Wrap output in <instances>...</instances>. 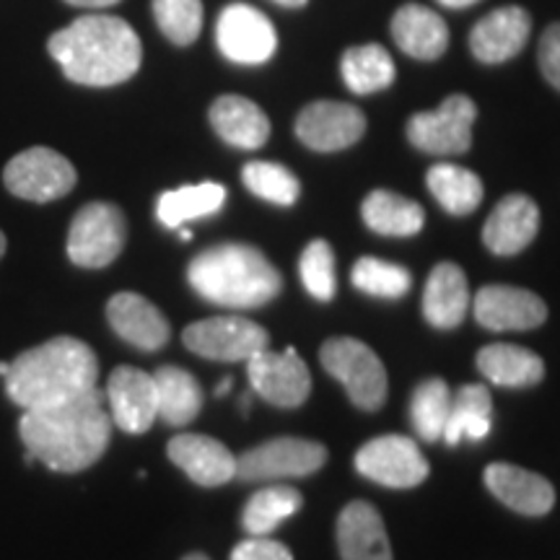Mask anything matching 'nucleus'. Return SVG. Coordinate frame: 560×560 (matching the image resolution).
Wrapping results in <instances>:
<instances>
[{
	"mask_svg": "<svg viewBox=\"0 0 560 560\" xmlns=\"http://www.w3.org/2000/svg\"><path fill=\"white\" fill-rule=\"evenodd\" d=\"M156 382L159 420L166 425H187L198 418L202 408V389L190 371L179 366H161L153 374Z\"/></svg>",
	"mask_w": 560,
	"mask_h": 560,
	"instance_id": "bb28decb",
	"label": "nucleus"
},
{
	"mask_svg": "<svg viewBox=\"0 0 560 560\" xmlns=\"http://www.w3.org/2000/svg\"><path fill=\"white\" fill-rule=\"evenodd\" d=\"M229 389H231V376H226V380H223V382L219 384V387H215V395L223 397V395H226Z\"/></svg>",
	"mask_w": 560,
	"mask_h": 560,
	"instance_id": "c03bdc74",
	"label": "nucleus"
},
{
	"mask_svg": "<svg viewBox=\"0 0 560 560\" xmlns=\"http://www.w3.org/2000/svg\"><path fill=\"white\" fill-rule=\"evenodd\" d=\"M247 374L252 392L276 408H299L312 392V374L296 348H285L280 353L260 350L247 361Z\"/></svg>",
	"mask_w": 560,
	"mask_h": 560,
	"instance_id": "f8f14e48",
	"label": "nucleus"
},
{
	"mask_svg": "<svg viewBox=\"0 0 560 560\" xmlns=\"http://www.w3.org/2000/svg\"><path fill=\"white\" fill-rule=\"evenodd\" d=\"M231 560H293L283 542L270 540L268 535H252L231 550Z\"/></svg>",
	"mask_w": 560,
	"mask_h": 560,
	"instance_id": "58836bf2",
	"label": "nucleus"
},
{
	"mask_svg": "<svg viewBox=\"0 0 560 560\" xmlns=\"http://www.w3.org/2000/svg\"><path fill=\"white\" fill-rule=\"evenodd\" d=\"M363 223L382 236H412L423 229L425 213L416 200L392 190H374L361 206Z\"/></svg>",
	"mask_w": 560,
	"mask_h": 560,
	"instance_id": "c85d7f7f",
	"label": "nucleus"
},
{
	"mask_svg": "<svg viewBox=\"0 0 560 560\" xmlns=\"http://www.w3.org/2000/svg\"><path fill=\"white\" fill-rule=\"evenodd\" d=\"M112 330L140 350H161L170 342V322L140 293H115L107 304Z\"/></svg>",
	"mask_w": 560,
	"mask_h": 560,
	"instance_id": "aec40b11",
	"label": "nucleus"
},
{
	"mask_svg": "<svg viewBox=\"0 0 560 560\" xmlns=\"http://www.w3.org/2000/svg\"><path fill=\"white\" fill-rule=\"evenodd\" d=\"M70 5H79V9H107V5L120 3V0H66Z\"/></svg>",
	"mask_w": 560,
	"mask_h": 560,
	"instance_id": "a19ab883",
	"label": "nucleus"
},
{
	"mask_svg": "<svg viewBox=\"0 0 560 560\" xmlns=\"http://www.w3.org/2000/svg\"><path fill=\"white\" fill-rule=\"evenodd\" d=\"M446 9H470V5L478 3V0H439Z\"/></svg>",
	"mask_w": 560,
	"mask_h": 560,
	"instance_id": "79ce46f5",
	"label": "nucleus"
},
{
	"mask_svg": "<svg viewBox=\"0 0 560 560\" xmlns=\"http://www.w3.org/2000/svg\"><path fill=\"white\" fill-rule=\"evenodd\" d=\"M198 296L231 310H255L280 293L283 278L276 265L249 244H219L200 252L187 268Z\"/></svg>",
	"mask_w": 560,
	"mask_h": 560,
	"instance_id": "20e7f679",
	"label": "nucleus"
},
{
	"mask_svg": "<svg viewBox=\"0 0 560 560\" xmlns=\"http://www.w3.org/2000/svg\"><path fill=\"white\" fill-rule=\"evenodd\" d=\"M532 32L529 13L520 5H506L482 16L470 34V50L480 62H506L522 52Z\"/></svg>",
	"mask_w": 560,
	"mask_h": 560,
	"instance_id": "412c9836",
	"label": "nucleus"
},
{
	"mask_svg": "<svg viewBox=\"0 0 560 560\" xmlns=\"http://www.w3.org/2000/svg\"><path fill=\"white\" fill-rule=\"evenodd\" d=\"M26 465L42 462L52 472H81L100 462L112 439L104 392L89 389L70 400L24 410L19 420Z\"/></svg>",
	"mask_w": 560,
	"mask_h": 560,
	"instance_id": "f257e3e1",
	"label": "nucleus"
},
{
	"mask_svg": "<svg viewBox=\"0 0 560 560\" xmlns=\"http://www.w3.org/2000/svg\"><path fill=\"white\" fill-rule=\"evenodd\" d=\"M3 252H5V236L3 231H0V257H3Z\"/></svg>",
	"mask_w": 560,
	"mask_h": 560,
	"instance_id": "09e8293b",
	"label": "nucleus"
},
{
	"mask_svg": "<svg viewBox=\"0 0 560 560\" xmlns=\"http://www.w3.org/2000/svg\"><path fill=\"white\" fill-rule=\"evenodd\" d=\"M540 229V208L527 195H506L482 226V242L493 255H520Z\"/></svg>",
	"mask_w": 560,
	"mask_h": 560,
	"instance_id": "a211bd4d",
	"label": "nucleus"
},
{
	"mask_svg": "<svg viewBox=\"0 0 560 560\" xmlns=\"http://www.w3.org/2000/svg\"><path fill=\"white\" fill-rule=\"evenodd\" d=\"M493 400L486 384H465L452 397L450 420H446L444 439L450 446H457L462 439L482 441L490 433L493 423Z\"/></svg>",
	"mask_w": 560,
	"mask_h": 560,
	"instance_id": "c756f323",
	"label": "nucleus"
},
{
	"mask_svg": "<svg viewBox=\"0 0 560 560\" xmlns=\"http://www.w3.org/2000/svg\"><path fill=\"white\" fill-rule=\"evenodd\" d=\"M182 560H210V558L202 556V552H190V556H185Z\"/></svg>",
	"mask_w": 560,
	"mask_h": 560,
	"instance_id": "a18cd8bd",
	"label": "nucleus"
},
{
	"mask_svg": "<svg viewBox=\"0 0 560 560\" xmlns=\"http://www.w3.org/2000/svg\"><path fill=\"white\" fill-rule=\"evenodd\" d=\"M353 285L376 299H402L410 291L412 276L402 265L380 260V257H361L353 265Z\"/></svg>",
	"mask_w": 560,
	"mask_h": 560,
	"instance_id": "c9c22d12",
	"label": "nucleus"
},
{
	"mask_svg": "<svg viewBox=\"0 0 560 560\" xmlns=\"http://www.w3.org/2000/svg\"><path fill=\"white\" fill-rule=\"evenodd\" d=\"M338 548L342 560H392L382 514L366 501H350L340 511Z\"/></svg>",
	"mask_w": 560,
	"mask_h": 560,
	"instance_id": "4be33fe9",
	"label": "nucleus"
},
{
	"mask_svg": "<svg viewBox=\"0 0 560 560\" xmlns=\"http://www.w3.org/2000/svg\"><path fill=\"white\" fill-rule=\"evenodd\" d=\"M75 170L62 153L34 145L9 161L3 172L5 187L21 200L52 202L75 187Z\"/></svg>",
	"mask_w": 560,
	"mask_h": 560,
	"instance_id": "1a4fd4ad",
	"label": "nucleus"
},
{
	"mask_svg": "<svg viewBox=\"0 0 560 560\" xmlns=\"http://www.w3.org/2000/svg\"><path fill=\"white\" fill-rule=\"evenodd\" d=\"M478 107L470 96L454 94L439 109L418 112L408 122V140L418 151L433 156H457L470 151Z\"/></svg>",
	"mask_w": 560,
	"mask_h": 560,
	"instance_id": "0eeeda50",
	"label": "nucleus"
},
{
	"mask_svg": "<svg viewBox=\"0 0 560 560\" xmlns=\"http://www.w3.org/2000/svg\"><path fill=\"white\" fill-rule=\"evenodd\" d=\"M185 348L210 361H249L270 346L265 327L247 317H210L187 327Z\"/></svg>",
	"mask_w": 560,
	"mask_h": 560,
	"instance_id": "9d476101",
	"label": "nucleus"
},
{
	"mask_svg": "<svg viewBox=\"0 0 560 560\" xmlns=\"http://www.w3.org/2000/svg\"><path fill=\"white\" fill-rule=\"evenodd\" d=\"M11 371V363H0V376H5Z\"/></svg>",
	"mask_w": 560,
	"mask_h": 560,
	"instance_id": "de8ad7c7",
	"label": "nucleus"
},
{
	"mask_svg": "<svg viewBox=\"0 0 560 560\" xmlns=\"http://www.w3.org/2000/svg\"><path fill=\"white\" fill-rule=\"evenodd\" d=\"M392 37L405 55L416 60H436L450 45V30L436 11L408 3L392 19Z\"/></svg>",
	"mask_w": 560,
	"mask_h": 560,
	"instance_id": "393cba45",
	"label": "nucleus"
},
{
	"mask_svg": "<svg viewBox=\"0 0 560 560\" xmlns=\"http://www.w3.org/2000/svg\"><path fill=\"white\" fill-rule=\"evenodd\" d=\"M486 486L503 506L524 516H545L556 506V488L542 475L495 462L486 470Z\"/></svg>",
	"mask_w": 560,
	"mask_h": 560,
	"instance_id": "6ab92c4d",
	"label": "nucleus"
},
{
	"mask_svg": "<svg viewBox=\"0 0 560 560\" xmlns=\"http://www.w3.org/2000/svg\"><path fill=\"white\" fill-rule=\"evenodd\" d=\"M301 493L293 486H270L257 490L247 501L242 514V524L249 535H270L278 529L289 516L301 509Z\"/></svg>",
	"mask_w": 560,
	"mask_h": 560,
	"instance_id": "473e14b6",
	"label": "nucleus"
},
{
	"mask_svg": "<svg viewBox=\"0 0 560 560\" xmlns=\"http://www.w3.org/2000/svg\"><path fill=\"white\" fill-rule=\"evenodd\" d=\"M425 185L439 206L452 215H470L482 202V182L475 172L457 164H436L429 170Z\"/></svg>",
	"mask_w": 560,
	"mask_h": 560,
	"instance_id": "7c9ffc66",
	"label": "nucleus"
},
{
	"mask_svg": "<svg viewBox=\"0 0 560 560\" xmlns=\"http://www.w3.org/2000/svg\"><path fill=\"white\" fill-rule=\"evenodd\" d=\"M355 470L387 488H416L429 478V462L408 436L371 439L355 452Z\"/></svg>",
	"mask_w": 560,
	"mask_h": 560,
	"instance_id": "ddd939ff",
	"label": "nucleus"
},
{
	"mask_svg": "<svg viewBox=\"0 0 560 560\" xmlns=\"http://www.w3.org/2000/svg\"><path fill=\"white\" fill-rule=\"evenodd\" d=\"M179 240H182V242H190L192 234H190V231H187V229H182V231H179Z\"/></svg>",
	"mask_w": 560,
	"mask_h": 560,
	"instance_id": "49530a36",
	"label": "nucleus"
},
{
	"mask_svg": "<svg viewBox=\"0 0 560 560\" xmlns=\"http://www.w3.org/2000/svg\"><path fill=\"white\" fill-rule=\"evenodd\" d=\"M366 117L348 102H312L296 117V136L306 149L332 153L359 143Z\"/></svg>",
	"mask_w": 560,
	"mask_h": 560,
	"instance_id": "4468645a",
	"label": "nucleus"
},
{
	"mask_svg": "<svg viewBox=\"0 0 560 560\" xmlns=\"http://www.w3.org/2000/svg\"><path fill=\"white\" fill-rule=\"evenodd\" d=\"M470 306L465 270L454 262H441L431 270L423 291V317L439 330H454Z\"/></svg>",
	"mask_w": 560,
	"mask_h": 560,
	"instance_id": "b1692460",
	"label": "nucleus"
},
{
	"mask_svg": "<svg viewBox=\"0 0 560 560\" xmlns=\"http://www.w3.org/2000/svg\"><path fill=\"white\" fill-rule=\"evenodd\" d=\"M452 410V392L444 380H425L418 384L410 400L412 429L423 441H439L444 436L446 420Z\"/></svg>",
	"mask_w": 560,
	"mask_h": 560,
	"instance_id": "72a5a7b5",
	"label": "nucleus"
},
{
	"mask_svg": "<svg viewBox=\"0 0 560 560\" xmlns=\"http://www.w3.org/2000/svg\"><path fill=\"white\" fill-rule=\"evenodd\" d=\"M340 73L353 94H374L395 81V62L382 45H361L342 55Z\"/></svg>",
	"mask_w": 560,
	"mask_h": 560,
	"instance_id": "2f4dec72",
	"label": "nucleus"
},
{
	"mask_svg": "<svg viewBox=\"0 0 560 560\" xmlns=\"http://www.w3.org/2000/svg\"><path fill=\"white\" fill-rule=\"evenodd\" d=\"M278 5H285V9H301V5H306V0H276Z\"/></svg>",
	"mask_w": 560,
	"mask_h": 560,
	"instance_id": "37998d69",
	"label": "nucleus"
},
{
	"mask_svg": "<svg viewBox=\"0 0 560 560\" xmlns=\"http://www.w3.org/2000/svg\"><path fill=\"white\" fill-rule=\"evenodd\" d=\"M47 50L62 73L81 86H117L138 73L143 47L128 21L117 16H81L52 34Z\"/></svg>",
	"mask_w": 560,
	"mask_h": 560,
	"instance_id": "f03ea898",
	"label": "nucleus"
},
{
	"mask_svg": "<svg viewBox=\"0 0 560 560\" xmlns=\"http://www.w3.org/2000/svg\"><path fill=\"white\" fill-rule=\"evenodd\" d=\"M537 60H540V70L550 86H556L560 91V21L545 30L540 39V50H537Z\"/></svg>",
	"mask_w": 560,
	"mask_h": 560,
	"instance_id": "ea45409f",
	"label": "nucleus"
},
{
	"mask_svg": "<svg viewBox=\"0 0 560 560\" xmlns=\"http://www.w3.org/2000/svg\"><path fill=\"white\" fill-rule=\"evenodd\" d=\"M166 454L187 478L202 488H219L236 478V457L219 439L202 433H179L170 441Z\"/></svg>",
	"mask_w": 560,
	"mask_h": 560,
	"instance_id": "f3484780",
	"label": "nucleus"
},
{
	"mask_svg": "<svg viewBox=\"0 0 560 560\" xmlns=\"http://www.w3.org/2000/svg\"><path fill=\"white\" fill-rule=\"evenodd\" d=\"M125 240H128V221L122 210L112 202H89L70 223L68 257L79 268H107L120 257Z\"/></svg>",
	"mask_w": 560,
	"mask_h": 560,
	"instance_id": "423d86ee",
	"label": "nucleus"
},
{
	"mask_svg": "<svg viewBox=\"0 0 560 560\" xmlns=\"http://www.w3.org/2000/svg\"><path fill=\"white\" fill-rule=\"evenodd\" d=\"M210 125L219 132L221 140L242 151L262 149L270 138L268 115L255 102L244 96L226 94L219 96L210 107Z\"/></svg>",
	"mask_w": 560,
	"mask_h": 560,
	"instance_id": "5701e85b",
	"label": "nucleus"
},
{
	"mask_svg": "<svg viewBox=\"0 0 560 560\" xmlns=\"http://www.w3.org/2000/svg\"><path fill=\"white\" fill-rule=\"evenodd\" d=\"M3 380L11 400L21 410H34L94 389L100 380V361L86 342L58 335L16 355Z\"/></svg>",
	"mask_w": 560,
	"mask_h": 560,
	"instance_id": "7ed1b4c3",
	"label": "nucleus"
},
{
	"mask_svg": "<svg viewBox=\"0 0 560 560\" xmlns=\"http://www.w3.org/2000/svg\"><path fill=\"white\" fill-rule=\"evenodd\" d=\"M242 179L252 195L272 202V206L289 208L301 195L296 174L285 170L283 164H272V161H249L244 166Z\"/></svg>",
	"mask_w": 560,
	"mask_h": 560,
	"instance_id": "f704fd0d",
	"label": "nucleus"
},
{
	"mask_svg": "<svg viewBox=\"0 0 560 560\" xmlns=\"http://www.w3.org/2000/svg\"><path fill=\"white\" fill-rule=\"evenodd\" d=\"M215 42L223 58L240 66H262L278 50V32L272 21L255 5L231 3L215 24Z\"/></svg>",
	"mask_w": 560,
	"mask_h": 560,
	"instance_id": "9b49d317",
	"label": "nucleus"
},
{
	"mask_svg": "<svg viewBox=\"0 0 560 560\" xmlns=\"http://www.w3.org/2000/svg\"><path fill=\"white\" fill-rule=\"evenodd\" d=\"M322 366L346 387L350 402L361 410H380L387 400V371L380 355L355 338H330L322 346Z\"/></svg>",
	"mask_w": 560,
	"mask_h": 560,
	"instance_id": "39448f33",
	"label": "nucleus"
},
{
	"mask_svg": "<svg viewBox=\"0 0 560 560\" xmlns=\"http://www.w3.org/2000/svg\"><path fill=\"white\" fill-rule=\"evenodd\" d=\"M223 202H226V187L219 182H200L161 195L156 215L166 229H182L185 223L219 213Z\"/></svg>",
	"mask_w": 560,
	"mask_h": 560,
	"instance_id": "cd10ccee",
	"label": "nucleus"
},
{
	"mask_svg": "<svg viewBox=\"0 0 560 560\" xmlns=\"http://www.w3.org/2000/svg\"><path fill=\"white\" fill-rule=\"evenodd\" d=\"M299 276L304 289L314 299L330 301L335 296V289H338V280H335V255L330 244L325 240H314L312 244H306L299 260Z\"/></svg>",
	"mask_w": 560,
	"mask_h": 560,
	"instance_id": "4c0bfd02",
	"label": "nucleus"
},
{
	"mask_svg": "<svg viewBox=\"0 0 560 560\" xmlns=\"http://www.w3.org/2000/svg\"><path fill=\"white\" fill-rule=\"evenodd\" d=\"M107 405L112 423L125 433H145L159 420L156 382L136 366H120L109 374Z\"/></svg>",
	"mask_w": 560,
	"mask_h": 560,
	"instance_id": "dca6fc26",
	"label": "nucleus"
},
{
	"mask_svg": "<svg viewBox=\"0 0 560 560\" xmlns=\"http://www.w3.org/2000/svg\"><path fill=\"white\" fill-rule=\"evenodd\" d=\"M153 16L159 30L174 45H192L202 30V3L200 0H153Z\"/></svg>",
	"mask_w": 560,
	"mask_h": 560,
	"instance_id": "e433bc0d",
	"label": "nucleus"
},
{
	"mask_svg": "<svg viewBox=\"0 0 560 560\" xmlns=\"http://www.w3.org/2000/svg\"><path fill=\"white\" fill-rule=\"evenodd\" d=\"M475 319L486 330L516 332L535 330L548 319L545 301L527 289L516 285H486L475 296Z\"/></svg>",
	"mask_w": 560,
	"mask_h": 560,
	"instance_id": "2eb2a0df",
	"label": "nucleus"
},
{
	"mask_svg": "<svg viewBox=\"0 0 560 560\" xmlns=\"http://www.w3.org/2000/svg\"><path fill=\"white\" fill-rule=\"evenodd\" d=\"M478 369L490 384L509 389L535 387L542 382L545 363L529 348L511 346V342H493L478 353Z\"/></svg>",
	"mask_w": 560,
	"mask_h": 560,
	"instance_id": "a878e982",
	"label": "nucleus"
},
{
	"mask_svg": "<svg viewBox=\"0 0 560 560\" xmlns=\"http://www.w3.org/2000/svg\"><path fill=\"white\" fill-rule=\"evenodd\" d=\"M327 450L310 439H272L236 457V478L247 482L306 478L322 470Z\"/></svg>",
	"mask_w": 560,
	"mask_h": 560,
	"instance_id": "6e6552de",
	"label": "nucleus"
}]
</instances>
